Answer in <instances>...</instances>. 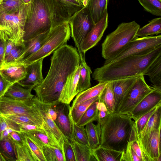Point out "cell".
<instances>
[{
  "label": "cell",
  "instance_id": "6da1fadb",
  "mask_svg": "<svg viewBox=\"0 0 161 161\" xmlns=\"http://www.w3.org/2000/svg\"><path fill=\"white\" fill-rule=\"evenodd\" d=\"M77 48L65 44L55 50L51 59L50 67L45 78L33 89L42 103L53 105L59 102L61 92L68 76L80 64Z\"/></svg>",
  "mask_w": 161,
  "mask_h": 161
},
{
  "label": "cell",
  "instance_id": "7a4b0ae2",
  "mask_svg": "<svg viewBox=\"0 0 161 161\" xmlns=\"http://www.w3.org/2000/svg\"><path fill=\"white\" fill-rule=\"evenodd\" d=\"M161 55V46L149 53L127 57L97 68L92 73L93 79L99 82L143 75L157 58Z\"/></svg>",
  "mask_w": 161,
  "mask_h": 161
},
{
  "label": "cell",
  "instance_id": "3957f363",
  "mask_svg": "<svg viewBox=\"0 0 161 161\" xmlns=\"http://www.w3.org/2000/svg\"><path fill=\"white\" fill-rule=\"evenodd\" d=\"M97 122L100 145L117 151H124L130 141L134 121L126 114H109Z\"/></svg>",
  "mask_w": 161,
  "mask_h": 161
},
{
  "label": "cell",
  "instance_id": "277c9868",
  "mask_svg": "<svg viewBox=\"0 0 161 161\" xmlns=\"http://www.w3.org/2000/svg\"><path fill=\"white\" fill-rule=\"evenodd\" d=\"M140 25L135 21L120 24L108 35L102 44V55L106 60L114 57L131 41L137 37Z\"/></svg>",
  "mask_w": 161,
  "mask_h": 161
},
{
  "label": "cell",
  "instance_id": "5b68a950",
  "mask_svg": "<svg viewBox=\"0 0 161 161\" xmlns=\"http://www.w3.org/2000/svg\"><path fill=\"white\" fill-rule=\"evenodd\" d=\"M30 3L23 4L14 13H0V37L15 45L23 44L24 29Z\"/></svg>",
  "mask_w": 161,
  "mask_h": 161
},
{
  "label": "cell",
  "instance_id": "8992f818",
  "mask_svg": "<svg viewBox=\"0 0 161 161\" xmlns=\"http://www.w3.org/2000/svg\"><path fill=\"white\" fill-rule=\"evenodd\" d=\"M51 24L43 0H32L24 29V41L30 39L50 30Z\"/></svg>",
  "mask_w": 161,
  "mask_h": 161
},
{
  "label": "cell",
  "instance_id": "52a82bcc",
  "mask_svg": "<svg viewBox=\"0 0 161 161\" xmlns=\"http://www.w3.org/2000/svg\"><path fill=\"white\" fill-rule=\"evenodd\" d=\"M70 36V29L68 22L51 28L48 37L41 48L21 63L28 64L43 59L66 44Z\"/></svg>",
  "mask_w": 161,
  "mask_h": 161
},
{
  "label": "cell",
  "instance_id": "ba28073f",
  "mask_svg": "<svg viewBox=\"0 0 161 161\" xmlns=\"http://www.w3.org/2000/svg\"><path fill=\"white\" fill-rule=\"evenodd\" d=\"M160 46H161L160 34L143 37H137L130 42L124 49L114 57L106 60L104 64L130 56L147 54Z\"/></svg>",
  "mask_w": 161,
  "mask_h": 161
},
{
  "label": "cell",
  "instance_id": "9c48e42d",
  "mask_svg": "<svg viewBox=\"0 0 161 161\" xmlns=\"http://www.w3.org/2000/svg\"><path fill=\"white\" fill-rule=\"evenodd\" d=\"M68 22L70 29L71 36L79 55L83 54L80 50V45L95 25L86 6L72 15Z\"/></svg>",
  "mask_w": 161,
  "mask_h": 161
},
{
  "label": "cell",
  "instance_id": "30bf717a",
  "mask_svg": "<svg viewBox=\"0 0 161 161\" xmlns=\"http://www.w3.org/2000/svg\"><path fill=\"white\" fill-rule=\"evenodd\" d=\"M0 114H25L43 119L37 107L35 96L25 101L13 100L4 96L0 98Z\"/></svg>",
  "mask_w": 161,
  "mask_h": 161
},
{
  "label": "cell",
  "instance_id": "8fae6325",
  "mask_svg": "<svg viewBox=\"0 0 161 161\" xmlns=\"http://www.w3.org/2000/svg\"><path fill=\"white\" fill-rule=\"evenodd\" d=\"M154 89L146 82L144 75L138 76L132 88L119 107L117 114L127 115Z\"/></svg>",
  "mask_w": 161,
  "mask_h": 161
},
{
  "label": "cell",
  "instance_id": "7c38bea8",
  "mask_svg": "<svg viewBox=\"0 0 161 161\" xmlns=\"http://www.w3.org/2000/svg\"><path fill=\"white\" fill-rule=\"evenodd\" d=\"M161 127L147 137L136 140L141 150L142 161H161Z\"/></svg>",
  "mask_w": 161,
  "mask_h": 161
},
{
  "label": "cell",
  "instance_id": "4fadbf2b",
  "mask_svg": "<svg viewBox=\"0 0 161 161\" xmlns=\"http://www.w3.org/2000/svg\"><path fill=\"white\" fill-rule=\"evenodd\" d=\"M36 99L37 107L43 119L42 129L49 138L58 146L65 157L63 148L64 135L48 113L46 105L41 103L36 97Z\"/></svg>",
  "mask_w": 161,
  "mask_h": 161
},
{
  "label": "cell",
  "instance_id": "5bb4252c",
  "mask_svg": "<svg viewBox=\"0 0 161 161\" xmlns=\"http://www.w3.org/2000/svg\"><path fill=\"white\" fill-rule=\"evenodd\" d=\"M108 15L107 10L103 18L95 24L91 31L88 33L80 46V50L85 55L86 53L93 47L101 40L108 26Z\"/></svg>",
  "mask_w": 161,
  "mask_h": 161
},
{
  "label": "cell",
  "instance_id": "9a60e30c",
  "mask_svg": "<svg viewBox=\"0 0 161 161\" xmlns=\"http://www.w3.org/2000/svg\"><path fill=\"white\" fill-rule=\"evenodd\" d=\"M70 104L59 102L53 105L57 113L54 121L63 134L69 140H73L71 121L69 116Z\"/></svg>",
  "mask_w": 161,
  "mask_h": 161
},
{
  "label": "cell",
  "instance_id": "2e32d148",
  "mask_svg": "<svg viewBox=\"0 0 161 161\" xmlns=\"http://www.w3.org/2000/svg\"><path fill=\"white\" fill-rule=\"evenodd\" d=\"M161 104V91L154 88L128 114L136 121L157 105Z\"/></svg>",
  "mask_w": 161,
  "mask_h": 161
},
{
  "label": "cell",
  "instance_id": "e0dca14e",
  "mask_svg": "<svg viewBox=\"0 0 161 161\" xmlns=\"http://www.w3.org/2000/svg\"><path fill=\"white\" fill-rule=\"evenodd\" d=\"M138 76L112 81L113 90L115 99L113 113H117L119 107L129 93Z\"/></svg>",
  "mask_w": 161,
  "mask_h": 161
},
{
  "label": "cell",
  "instance_id": "ac0fdd59",
  "mask_svg": "<svg viewBox=\"0 0 161 161\" xmlns=\"http://www.w3.org/2000/svg\"><path fill=\"white\" fill-rule=\"evenodd\" d=\"M81 68L80 64L76 69L68 76L60 94L59 102L70 104L74 97L79 93L77 86Z\"/></svg>",
  "mask_w": 161,
  "mask_h": 161
},
{
  "label": "cell",
  "instance_id": "d6986e66",
  "mask_svg": "<svg viewBox=\"0 0 161 161\" xmlns=\"http://www.w3.org/2000/svg\"><path fill=\"white\" fill-rule=\"evenodd\" d=\"M43 59H41L26 65L27 74L25 78L18 82L25 88H34L41 84L44 80L42 74Z\"/></svg>",
  "mask_w": 161,
  "mask_h": 161
},
{
  "label": "cell",
  "instance_id": "ffe728a7",
  "mask_svg": "<svg viewBox=\"0 0 161 161\" xmlns=\"http://www.w3.org/2000/svg\"><path fill=\"white\" fill-rule=\"evenodd\" d=\"M50 29L30 39L24 41V49L22 54L15 61L10 64L21 63L37 52L47 41Z\"/></svg>",
  "mask_w": 161,
  "mask_h": 161
},
{
  "label": "cell",
  "instance_id": "44dd1931",
  "mask_svg": "<svg viewBox=\"0 0 161 161\" xmlns=\"http://www.w3.org/2000/svg\"><path fill=\"white\" fill-rule=\"evenodd\" d=\"M47 7L51 27L68 22L71 16L57 0H43Z\"/></svg>",
  "mask_w": 161,
  "mask_h": 161
},
{
  "label": "cell",
  "instance_id": "7402d4cb",
  "mask_svg": "<svg viewBox=\"0 0 161 161\" xmlns=\"http://www.w3.org/2000/svg\"><path fill=\"white\" fill-rule=\"evenodd\" d=\"M26 65L23 64H11L3 66L0 73L8 81L12 84L18 82L25 77Z\"/></svg>",
  "mask_w": 161,
  "mask_h": 161
},
{
  "label": "cell",
  "instance_id": "603a6c76",
  "mask_svg": "<svg viewBox=\"0 0 161 161\" xmlns=\"http://www.w3.org/2000/svg\"><path fill=\"white\" fill-rule=\"evenodd\" d=\"M161 126V106L150 117L145 126L138 135L131 133V141L134 139L140 140L148 137L153 131Z\"/></svg>",
  "mask_w": 161,
  "mask_h": 161
},
{
  "label": "cell",
  "instance_id": "cb8c5ba5",
  "mask_svg": "<svg viewBox=\"0 0 161 161\" xmlns=\"http://www.w3.org/2000/svg\"><path fill=\"white\" fill-rule=\"evenodd\" d=\"M109 0H87L86 8L94 24L103 17Z\"/></svg>",
  "mask_w": 161,
  "mask_h": 161
},
{
  "label": "cell",
  "instance_id": "d4e9b609",
  "mask_svg": "<svg viewBox=\"0 0 161 161\" xmlns=\"http://www.w3.org/2000/svg\"><path fill=\"white\" fill-rule=\"evenodd\" d=\"M33 88H27L18 82L12 84L7 90L4 96L13 100L25 101L31 99L35 96L31 92Z\"/></svg>",
  "mask_w": 161,
  "mask_h": 161
},
{
  "label": "cell",
  "instance_id": "484cf974",
  "mask_svg": "<svg viewBox=\"0 0 161 161\" xmlns=\"http://www.w3.org/2000/svg\"><path fill=\"white\" fill-rule=\"evenodd\" d=\"M108 83L99 82L96 86L79 92L73 101L70 108H72L77 105L86 100L100 96Z\"/></svg>",
  "mask_w": 161,
  "mask_h": 161
},
{
  "label": "cell",
  "instance_id": "4316f807",
  "mask_svg": "<svg viewBox=\"0 0 161 161\" xmlns=\"http://www.w3.org/2000/svg\"><path fill=\"white\" fill-rule=\"evenodd\" d=\"M122 152L106 148L100 145L93 149L95 161H121Z\"/></svg>",
  "mask_w": 161,
  "mask_h": 161
},
{
  "label": "cell",
  "instance_id": "83f0119b",
  "mask_svg": "<svg viewBox=\"0 0 161 161\" xmlns=\"http://www.w3.org/2000/svg\"><path fill=\"white\" fill-rule=\"evenodd\" d=\"M79 56L80 59V64L81 68L77 86V90L79 93L91 87V75L92 74L91 68L86 63L85 55H81Z\"/></svg>",
  "mask_w": 161,
  "mask_h": 161
},
{
  "label": "cell",
  "instance_id": "f1b7e54d",
  "mask_svg": "<svg viewBox=\"0 0 161 161\" xmlns=\"http://www.w3.org/2000/svg\"><path fill=\"white\" fill-rule=\"evenodd\" d=\"M75 161H95L93 155V149L89 145L73 140L70 141Z\"/></svg>",
  "mask_w": 161,
  "mask_h": 161
},
{
  "label": "cell",
  "instance_id": "f546056e",
  "mask_svg": "<svg viewBox=\"0 0 161 161\" xmlns=\"http://www.w3.org/2000/svg\"><path fill=\"white\" fill-rule=\"evenodd\" d=\"M144 75L149 76L154 88L161 91V55L149 67Z\"/></svg>",
  "mask_w": 161,
  "mask_h": 161
},
{
  "label": "cell",
  "instance_id": "4dcf8cb0",
  "mask_svg": "<svg viewBox=\"0 0 161 161\" xmlns=\"http://www.w3.org/2000/svg\"><path fill=\"white\" fill-rule=\"evenodd\" d=\"M148 22V23L139 28L136 33L137 37L158 35L161 33V17L153 19Z\"/></svg>",
  "mask_w": 161,
  "mask_h": 161
},
{
  "label": "cell",
  "instance_id": "1f68e13d",
  "mask_svg": "<svg viewBox=\"0 0 161 161\" xmlns=\"http://www.w3.org/2000/svg\"><path fill=\"white\" fill-rule=\"evenodd\" d=\"M99 96L86 100L77 105L73 108H70L69 116L72 121L76 124L90 106L98 99Z\"/></svg>",
  "mask_w": 161,
  "mask_h": 161
},
{
  "label": "cell",
  "instance_id": "d6a6232c",
  "mask_svg": "<svg viewBox=\"0 0 161 161\" xmlns=\"http://www.w3.org/2000/svg\"><path fill=\"white\" fill-rule=\"evenodd\" d=\"M35 142L42 151L46 161H66L63 152L60 149Z\"/></svg>",
  "mask_w": 161,
  "mask_h": 161
},
{
  "label": "cell",
  "instance_id": "836d02e7",
  "mask_svg": "<svg viewBox=\"0 0 161 161\" xmlns=\"http://www.w3.org/2000/svg\"><path fill=\"white\" fill-rule=\"evenodd\" d=\"M98 100L102 101L105 104L109 114L114 113L115 99L112 81L108 82L99 96Z\"/></svg>",
  "mask_w": 161,
  "mask_h": 161
},
{
  "label": "cell",
  "instance_id": "e575fe53",
  "mask_svg": "<svg viewBox=\"0 0 161 161\" xmlns=\"http://www.w3.org/2000/svg\"><path fill=\"white\" fill-rule=\"evenodd\" d=\"M0 153L5 161H16V157L14 143L9 138L0 140Z\"/></svg>",
  "mask_w": 161,
  "mask_h": 161
},
{
  "label": "cell",
  "instance_id": "d590c367",
  "mask_svg": "<svg viewBox=\"0 0 161 161\" xmlns=\"http://www.w3.org/2000/svg\"><path fill=\"white\" fill-rule=\"evenodd\" d=\"M98 100L92 103L84 113L76 125L79 126H85L90 122L98 120V110L97 106Z\"/></svg>",
  "mask_w": 161,
  "mask_h": 161
},
{
  "label": "cell",
  "instance_id": "8d00e7d4",
  "mask_svg": "<svg viewBox=\"0 0 161 161\" xmlns=\"http://www.w3.org/2000/svg\"><path fill=\"white\" fill-rule=\"evenodd\" d=\"M85 126L88 145L92 149H93L100 145L97 125L92 122L86 124Z\"/></svg>",
  "mask_w": 161,
  "mask_h": 161
},
{
  "label": "cell",
  "instance_id": "74e56055",
  "mask_svg": "<svg viewBox=\"0 0 161 161\" xmlns=\"http://www.w3.org/2000/svg\"><path fill=\"white\" fill-rule=\"evenodd\" d=\"M3 115L5 118L18 123L31 124L42 127L43 123V119L26 115L17 114Z\"/></svg>",
  "mask_w": 161,
  "mask_h": 161
},
{
  "label": "cell",
  "instance_id": "f35d334b",
  "mask_svg": "<svg viewBox=\"0 0 161 161\" xmlns=\"http://www.w3.org/2000/svg\"><path fill=\"white\" fill-rule=\"evenodd\" d=\"M23 133L35 142L42 145L60 149L58 146L49 138L44 131H35Z\"/></svg>",
  "mask_w": 161,
  "mask_h": 161
},
{
  "label": "cell",
  "instance_id": "ab89813d",
  "mask_svg": "<svg viewBox=\"0 0 161 161\" xmlns=\"http://www.w3.org/2000/svg\"><path fill=\"white\" fill-rule=\"evenodd\" d=\"M160 106L161 104L157 105L136 120L134 121L131 133L134 135H139L142 131L150 117Z\"/></svg>",
  "mask_w": 161,
  "mask_h": 161
},
{
  "label": "cell",
  "instance_id": "60d3db41",
  "mask_svg": "<svg viewBox=\"0 0 161 161\" xmlns=\"http://www.w3.org/2000/svg\"><path fill=\"white\" fill-rule=\"evenodd\" d=\"M13 142L16 153V161H35L31 151L25 140L23 144Z\"/></svg>",
  "mask_w": 161,
  "mask_h": 161
},
{
  "label": "cell",
  "instance_id": "b9f144b4",
  "mask_svg": "<svg viewBox=\"0 0 161 161\" xmlns=\"http://www.w3.org/2000/svg\"><path fill=\"white\" fill-rule=\"evenodd\" d=\"M145 11L153 15L161 16V0H138Z\"/></svg>",
  "mask_w": 161,
  "mask_h": 161
},
{
  "label": "cell",
  "instance_id": "7bdbcfd3",
  "mask_svg": "<svg viewBox=\"0 0 161 161\" xmlns=\"http://www.w3.org/2000/svg\"><path fill=\"white\" fill-rule=\"evenodd\" d=\"M22 0H2L0 3V13L11 14L17 11L22 5Z\"/></svg>",
  "mask_w": 161,
  "mask_h": 161
},
{
  "label": "cell",
  "instance_id": "ee69618b",
  "mask_svg": "<svg viewBox=\"0 0 161 161\" xmlns=\"http://www.w3.org/2000/svg\"><path fill=\"white\" fill-rule=\"evenodd\" d=\"M21 133L23 135L24 140L28 147L35 161H46L42 151L37 144L30 137L23 133Z\"/></svg>",
  "mask_w": 161,
  "mask_h": 161
},
{
  "label": "cell",
  "instance_id": "f6af8a7d",
  "mask_svg": "<svg viewBox=\"0 0 161 161\" xmlns=\"http://www.w3.org/2000/svg\"><path fill=\"white\" fill-rule=\"evenodd\" d=\"M71 128L73 140L89 145L85 126H79L71 121Z\"/></svg>",
  "mask_w": 161,
  "mask_h": 161
},
{
  "label": "cell",
  "instance_id": "bcb514c9",
  "mask_svg": "<svg viewBox=\"0 0 161 161\" xmlns=\"http://www.w3.org/2000/svg\"><path fill=\"white\" fill-rule=\"evenodd\" d=\"M66 9L71 17L85 6L80 0H57Z\"/></svg>",
  "mask_w": 161,
  "mask_h": 161
},
{
  "label": "cell",
  "instance_id": "7dc6e473",
  "mask_svg": "<svg viewBox=\"0 0 161 161\" xmlns=\"http://www.w3.org/2000/svg\"><path fill=\"white\" fill-rule=\"evenodd\" d=\"M24 49L23 44L22 45H15L10 52L5 57L3 66L15 61L21 55Z\"/></svg>",
  "mask_w": 161,
  "mask_h": 161
},
{
  "label": "cell",
  "instance_id": "c3c4849f",
  "mask_svg": "<svg viewBox=\"0 0 161 161\" xmlns=\"http://www.w3.org/2000/svg\"><path fill=\"white\" fill-rule=\"evenodd\" d=\"M10 128L14 131L20 132L18 124L0 114V134L3 131Z\"/></svg>",
  "mask_w": 161,
  "mask_h": 161
},
{
  "label": "cell",
  "instance_id": "681fc988",
  "mask_svg": "<svg viewBox=\"0 0 161 161\" xmlns=\"http://www.w3.org/2000/svg\"><path fill=\"white\" fill-rule=\"evenodd\" d=\"M121 161H142L132 148L130 142L125 151L122 152Z\"/></svg>",
  "mask_w": 161,
  "mask_h": 161
},
{
  "label": "cell",
  "instance_id": "f907efd6",
  "mask_svg": "<svg viewBox=\"0 0 161 161\" xmlns=\"http://www.w3.org/2000/svg\"><path fill=\"white\" fill-rule=\"evenodd\" d=\"M63 148L66 161H75L70 141L64 136Z\"/></svg>",
  "mask_w": 161,
  "mask_h": 161
},
{
  "label": "cell",
  "instance_id": "816d5d0a",
  "mask_svg": "<svg viewBox=\"0 0 161 161\" xmlns=\"http://www.w3.org/2000/svg\"><path fill=\"white\" fill-rule=\"evenodd\" d=\"M17 123L19 126L20 132H21L25 133L35 131H44L42 127L37 125L28 124Z\"/></svg>",
  "mask_w": 161,
  "mask_h": 161
},
{
  "label": "cell",
  "instance_id": "f5cc1de1",
  "mask_svg": "<svg viewBox=\"0 0 161 161\" xmlns=\"http://www.w3.org/2000/svg\"><path fill=\"white\" fill-rule=\"evenodd\" d=\"M13 84L7 80L0 73V98L4 95Z\"/></svg>",
  "mask_w": 161,
  "mask_h": 161
},
{
  "label": "cell",
  "instance_id": "db71d44e",
  "mask_svg": "<svg viewBox=\"0 0 161 161\" xmlns=\"http://www.w3.org/2000/svg\"><path fill=\"white\" fill-rule=\"evenodd\" d=\"M9 137L12 141L20 144L24 142V136L21 132L13 131L9 134Z\"/></svg>",
  "mask_w": 161,
  "mask_h": 161
},
{
  "label": "cell",
  "instance_id": "11a10c76",
  "mask_svg": "<svg viewBox=\"0 0 161 161\" xmlns=\"http://www.w3.org/2000/svg\"><path fill=\"white\" fill-rule=\"evenodd\" d=\"M5 43L6 40L0 37V69L4 63Z\"/></svg>",
  "mask_w": 161,
  "mask_h": 161
},
{
  "label": "cell",
  "instance_id": "9f6ffc18",
  "mask_svg": "<svg viewBox=\"0 0 161 161\" xmlns=\"http://www.w3.org/2000/svg\"><path fill=\"white\" fill-rule=\"evenodd\" d=\"M130 142L132 148L136 155L142 159V161L141 151L137 143L135 140H133Z\"/></svg>",
  "mask_w": 161,
  "mask_h": 161
},
{
  "label": "cell",
  "instance_id": "6f0895ef",
  "mask_svg": "<svg viewBox=\"0 0 161 161\" xmlns=\"http://www.w3.org/2000/svg\"><path fill=\"white\" fill-rule=\"evenodd\" d=\"M15 45L12 41L10 40H6L4 58L10 52Z\"/></svg>",
  "mask_w": 161,
  "mask_h": 161
},
{
  "label": "cell",
  "instance_id": "680465c9",
  "mask_svg": "<svg viewBox=\"0 0 161 161\" xmlns=\"http://www.w3.org/2000/svg\"><path fill=\"white\" fill-rule=\"evenodd\" d=\"M14 131L10 128H8L3 131L0 134V140H4L9 138V134Z\"/></svg>",
  "mask_w": 161,
  "mask_h": 161
},
{
  "label": "cell",
  "instance_id": "91938a15",
  "mask_svg": "<svg viewBox=\"0 0 161 161\" xmlns=\"http://www.w3.org/2000/svg\"><path fill=\"white\" fill-rule=\"evenodd\" d=\"M109 114L108 111H98V119L97 121H102L105 119Z\"/></svg>",
  "mask_w": 161,
  "mask_h": 161
},
{
  "label": "cell",
  "instance_id": "94428289",
  "mask_svg": "<svg viewBox=\"0 0 161 161\" xmlns=\"http://www.w3.org/2000/svg\"><path fill=\"white\" fill-rule=\"evenodd\" d=\"M97 108L98 111L108 112L105 104L102 101L99 100L97 104Z\"/></svg>",
  "mask_w": 161,
  "mask_h": 161
},
{
  "label": "cell",
  "instance_id": "6125c7cd",
  "mask_svg": "<svg viewBox=\"0 0 161 161\" xmlns=\"http://www.w3.org/2000/svg\"><path fill=\"white\" fill-rule=\"evenodd\" d=\"M24 3L27 4L30 3L32 0H22Z\"/></svg>",
  "mask_w": 161,
  "mask_h": 161
},
{
  "label": "cell",
  "instance_id": "be15d7a7",
  "mask_svg": "<svg viewBox=\"0 0 161 161\" xmlns=\"http://www.w3.org/2000/svg\"><path fill=\"white\" fill-rule=\"evenodd\" d=\"M0 161H5V159L0 153Z\"/></svg>",
  "mask_w": 161,
  "mask_h": 161
},
{
  "label": "cell",
  "instance_id": "e7e4bbea",
  "mask_svg": "<svg viewBox=\"0 0 161 161\" xmlns=\"http://www.w3.org/2000/svg\"><path fill=\"white\" fill-rule=\"evenodd\" d=\"M80 0L83 1L84 0Z\"/></svg>",
  "mask_w": 161,
  "mask_h": 161
},
{
  "label": "cell",
  "instance_id": "03108f58",
  "mask_svg": "<svg viewBox=\"0 0 161 161\" xmlns=\"http://www.w3.org/2000/svg\"><path fill=\"white\" fill-rule=\"evenodd\" d=\"M1 0H0V2H1Z\"/></svg>",
  "mask_w": 161,
  "mask_h": 161
}]
</instances>
